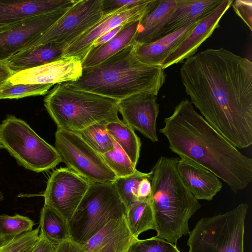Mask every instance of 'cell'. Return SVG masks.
Listing matches in <instances>:
<instances>
[{
  "instance_id": "obj_2",
  "label": "cell",
  "mask_w": 252,
  "mask_h": 252,
  "mask_svg": "<svg viewBox=\"0 0 252 252\" xmlns=\"http://www.w3.org/2000/svg\"><path fill=\"white\" fill-rule=\"evenodd\" d=\"M159 129L167 138L169 148L181 158L200 164L224 182L236 193L252 181V159L210 125L188 99L175 107L165 118Z\"/></svg>"
},
{
  "instance_id": "obj_41",
  "label": "cell",
  "mask_w": 252,
  "mask_h": 252,
  "mask_svg": "<svg viewBox=\"0 0 252 252\" xmlns=\"http://www.w3.org/2000/svg\"><path fill=\"white\" fill-rule=\"evenodd\" d=\"M14 73L8 67L5 62H0V88L7 82Z\"/></svg>"
},
{
  "instance_id": "obj_27",
  "label": "cell",
  "mask_w": 252,
  "mask_h": 252,
  "mask_svg": "<svg viewBox=\"0 0 252 252\" xmlns=\"http://www.w3.org/2000/svg\"><path fill=\"white\" fill-rule=\"evenodd\" d=\"M126 218L129 229L136 238L142 233L155 229L154 216L149 198L132 203L127 208Z\"/></svg>"
},
{
  "instance_id": "obj_21",
  "label": "cell",
  "mask_w": 252,
  "mask_h": 252,
  "mask_svg": "<svg viewBox=\"0 0 252 252\" xmlns=\"http://www.w3.org/2000/svg\"><path fill=\"white\" fill-rule=\"evenodd\" d=\"M222 0H182L160 32L157 39L200 19L212 12Z\"/></svg>"
},
{
  "instance_id": "obj_36",
  "label": "cell",
  "mask_w": 252,
  "mask_h": 252,
  "mask_svg": "<svg viewBox=\"0 0 252 252\" xmlns=\"http://www.w3.org/2000/svg\"><path fill=\"white\" fill-rule=\"evenodd\" d=\"M146 0H102V10L103 16L125 6H134L141 4Z\"/></svg>"
},
{
  "instance_id": "obj_23",
  "label": "cell",
  "mask_w": 252,
  "mask_h": 252,
  "mask_svg": "<svg viewBox=\"0 0 252 252\" xmlns=\"http://www.w3.org/2000/svg\"><path fill=\"white\" fill-rule=\"evenodd\" d=\"M182 0H161L158 6L139 22L134 42L145 44L157 40L164 26Z\"/></svg>"
},
{
  "instance_id": "obj_19",
  "label": "cell",
  "mask_w": 252,
  "mask_h": 252,
  "mask_svg": "<svg viewBox=\"0 0 252 252\" xmlns=\"http://www.w3.org/2000/svg\"><path fill=\"white\" fill-rule=\"evenodd\" d=\"M74 0H0V27L72 5Z\"/></svg>"
},
{
  "instance_id": "obj_7",
  "label": "cell",
  "mask_w": 252,
  "mask_h": 252,
  "mask_svg": "<svg viewBox=\"0 0 252 252\" xmlns=\"http://www.w3.org/2000/svg\"><path fill=\"white\" fill-rule=\"evenodd\" d=\"M248 208L243 203L224 214L200 219L188 233L189 252H244Z\"/></svg>"
},
{
  "instance_id": "obj_25",
  "label": "cell",
  "mask_w": 252,
  "mask_h": 252,
  "mask_svg": "<svg viewBox=\"0 0 252 252\" xmlns=\"http://www.w3.org/2000/svg\"><path fill=\"white\" fill-rule=\"evenodd\" d=\"M39 227V235L56 246L70 239L68 221L48 205L42 208Z\"/></svg>"
},
{
  "instance_id": "obj_20",
  "label": "cell",
  "mask_w": 252,
  "mask_h": 252,
  "mask_svg": "<svg viewBox=\"0 0 252 252\" xmlns=\"http://www.w3.org/2000/svg\"><path fill=\"white\" fill-rule=\"evenodd\" d=\"M199 20L190 22L178 30L150 43L139 44L134 42V50L136 57L144 63L160 66L164 60L185 39Z\"/></svg>"
},
{
  "instance_id": "obj_14",
  "label": "cell",
  "mask_w": 252,
  "mask_h": 252,
  "mask_svg": "<svg viewBox=\"0 0 252 252\" xmlns=\"http://www.w3.org/2000/svg\"><path fill=\"white\" fill-rule=\"evenodd\" d=\"M157 96L139 93L119 100L118 112L123 121L153 142L158 141L156 121L159 113Z\"/></svg>"
},
{
  "instance_id": "obj_15",
  "label": "cell",
  "mask_w": 252,
  "mask_h": 252,
  "mask_svg": "<svg viewBox=\"0 0 252 252\" xmlns=\"http://www.w3.org/2000/svg\"><path fill=\"white\" fill-rule=\"evenodd\" d=\"M81 60L76 57H62L54 62L14 73L8 80L12 85L55 84L73 82L82 75Z\"/></svg>"
},
{
  "instance_id": "obj_11",
  "label": "cell",
  "mask_w": 252,
  "mask_h": 252,
  "mask_svg": "<svg viewBox=\"0 0 252 252\" xmlns=\"http://www.w3.org/2000/svg\"><path fill=\"white\" fill-rule=\"evenodd\" d=\"M90 183L69 168L55 170L43 194L44 204L61 214L68 221L87 192Z\"/></svg>"
},
{
  "instance_id": "obj_17",
  "label": "cell",
  "mask_w": 252,
  "mask_h": 252,
  "mask_svg": "<svg viewBox=\"0 0 252 252\" xmlns=\"http://www.w3.org/2000/svg\"><path fill=\"white\" fill-rule=\"evenodd\" d=\"M177 169L183 183L197 200L210 201L222 188L216 175L192 160L180 158Z\"/></svg>"
},
{
  "instance_id": "obj_31",
  "label": "cell",
  "mask_w": 252,
  "mask_h": 252,
  "mask_svg": "<svg viewBox=\"0 0 252 252\" xmlns=\"http://www.w3.org/2000/svg\"><path fill=\"white\" fill-rule=\"evenodd\" d=\"M113 143V149L101 155L105 162L117 178L124 177L133 174L137 170L136 166L132 163L125 151L114 140Z\"/></svg>"
},
{
  "instance_id": "obj_5",
  "label": "cell",
  "mask_w": 252,
  "mask_h": 252,
  "mask_svg": "<svg viewBox=\"0 0 252 252\" xmlns=\"http://www.w3.org/2000/svg\"><path fill=\"white\" fill-rule=\"evenodd\" d=\"M118 101L74 88L66 82L57 84L44 99L57 127L75 132L96 123L119 119Z\"/></svg>"
},
{
  "instance_id": "obj_22",
  "label": "cell",
  "mask_w": 252,
  "mask_h": 252,
  "mask_svg": "<svg viewBox=\"0 0 252 252\" xmlns=\"http://www.w3.org/2000/svg\"><path fill=\"white\" fill-rule=\"evenodd\" d=\"M64 46L54 43L23 50L14 55L5 63L14 73L40 66L61 58Z\"/></svg>"
},
{
  "instance_id": "obj_3",
  "label": "cell",
  "mask_w": 252,
  "mask_h": 252,
  "mask_svg": "<svg viewBox=\"0 0 252 252\" xmlns=\"http://www.w3.org/2000/svg\"><path fill=\"white\" fill-rule=\"evenodd\" d=\"M134 43L99 64L83 68L78 80L66 83L118 100L139 93L157 96L166 80L164 69L141 62L135 54Z\"/></svg>"
},
{
  "instance_id": "obj_1",
  "label": "cell",
  "mask_w": 252,
  "mask_h": 252,
  "mask_svg": "<svg viewBox=\"0 0 252 252\" xmlns=\"http://www.w3.org/2000/svg\"><path fill=\"white\" fill-rule=\"evenodd\" d=\"M180 76L202 117L235 147L252 144V63L224 48L185 60Z\"/></svg>"
},
{
  "instance_id": "obj_40",
  "label": "cell",
  "mask_w": 252,
  "mask_h": 252,
  "mask_svg": "<svg viewBox=\"0 0 252 252\" xmlns=\"http://www.w3.org/2000/svg\"><path fill=\"white\" fill-rule=\"evenodd\" d=\"M57 246L51 243L39 235L34 244L32 252H55Z\"/></svg>"
},
{
  "instance_id": "obj_30",
  "label": "cell",
  "mask_w": 252,
  "mask_h": 252,
  "mask_svg": "<svg viewBox=\"0 0 252 252\" xmlns=\"http://www.w3.org/2000/svg\"><path fill=\"white\" fill-rule=\"evenodd\" d=\"M34 221L28 217L15 214L0 215V240H6L32 230Z\"/></svg>"
},
{
  "instance_id": "obj_33",
  "label": "cell",
  "mask_w": 252,
  "mask_h": 252,
  "mask_svg": "<svg viewBox=\"0 0 252 252\" xmlns=\"http://www.w3.org/2000/svg\"><path fill=\"white\" fill-rule=\"evenodd\" d=\"M176 244L154 236L150 238L134 240L127 252H176Z\"/></svg>"
},
{
  "instance_id": "obj_35",
  "label": "cell",
  "mask_w": 252,
  "mask_h": 252,
  "mask_svg": "<svg viewBox=\"0 0 252 252\" xmlns=\"http://www.w3.org/2000/svg\"><path fill=\"white\" fill-rule=\"evenodd\" d=\"M231 5L236 14L245 22L252 31V1L236 0Z\"/></svg>"
},
{
  "instance_id": "obj_8",
  "label": "cell",
  "mask_w": 252,
  "mask_h": 252,
  "mask_svg": "<svg viewBox=\"0 0 252 252\" xmlns=\"http://www.w3.org/2000/svg\"><path fill=\"white\" fill-rule=\"evenodd\" d=\"M3 148L18 163L35 172L48 171L62 162L51 145L41 138L24 120L8 115L0 124Z\"/></svg>"
},
{
  "instance_id": "obj_44",
  "label": "cell",
  "mask_w": 252,
  "mask_h": 252,
  "mask_svg": "<svg viewBox=\"0 0 252 252\" xmlns=\"http://www.w3.org/2000/svg\"><path fill=\"white\" fill-rule=\"evenodd\" d=\"M3 147L2 143L1 140L0 133V149Z\"/></svg>"
},
{
  "instance_id": "obj_4",
  "label": "cell",
  "mask_w": 252,
  "mask_h": 252,
  "mask_svg": "<svg viewBox=\"0 0 252 252\" xmlns=\"http://www.w3.org/2000/svg\"><path fill=\"white\" fill-rule=\"evenodd\" d=\"M179 159L160 157L152 170L149 197L156 236L175 244L190 232L189 220L201 207L179 175Z\"/></svg>"
},
{
  "instance_id": "obj_37",
  "label": "cell",
  "mask_w": 252,
  "mask_h": 252,
  "mask_svg": "<svg viewBox=\"0 0 252 252\" xmlns=\"http://www.w3.org/2000/svg\"><path fill=\"white\" fill-rule=\"evenodd\" d=\"M55 252H86L83 246L71 239L65 241L56 247Z\"/></svg>"
},
{
  "instance_id": "obj_43",
  "label": "cell",
  "mask_w": 252,
  "mask_h": 252,
  "mask_svg": "<svg viewBox=\"0 0 252 252\" xmlns=\"http://www.w3.org/2000/svg\"><path fill=\"white\" fill-rule=\"evenodd\" d=\"M3 200V196L2 193L0 191V202Z\"/></svg>"
},
{
  "instance_id": "obj_29",
  "label": "cell",
  "mask_w": 252,
  "mask_h": 252,
  "mask_svg": "<svg viewBox=\"0 0 252 252\" xmlns=\"http://www.w3.org/2000/svg\"><path fill=\"white\" fill-rule=\"evenodd\" d=\"M152 171L143 173L137 170L132 174L117 178L113 182L117 192L127 208L132 203L138 200L137 191L140 181L145 178H151Z\"/></svg>"
},
{
  "instance_id": "obj_45",
  "label": "cell",
  "mask_w": 252,
  "mask_h": 252,
  "mask_svg": "<svg viewBox=\"0 0 252 252\" xmlns=\"http://www.w3.org/2000/svg\"><path fill=\"white\" fill-rule=\"evenodd\" d=\"M176 252H181L179 250H178Z\"/></svg>"
},
{
  "instance_id": "obj_28",
  "label": "cell",
  "mask_w": 252,
  "mask_h": 252,
  "mask_svg": "<svg viewBox=\"0 0 252 252\" xmlns=\"http://www.w3.org/2000/svg\"><path fill=\"white\" fill-rule=\"evenodd\" d=\"M107 122L102 121L96 123L77 132L91 148L100 155L111 151L114 148L113 139L106 129Z\"/></svg>"
},
{
  "instance_id": "obj_42",
  "label": "cell",
  "mask_w": 252,
  "mask_h": 252,
  "mask_svg": "<svg viewBox=\"0 0 252 252\" xmlns=\"http://www.w3.org/2000/svg\"><path fill=\"white\" fill-rule=\"evenodd\" d=\"M35 242L32 244L30 246H29L25 248H23V249L20 250V251H18L17 252H32L34 247V244H35Z\"/></svg>"
},
{
  "instance_id": "obj_13",
  "label": "cell",
  "mask_w": 252,
  "mask_h": 252,
  "mask_svg": "<svg viewBox=\"0 0 252 252\" xmlns=\"http://www.w3.org/2000/svg\"><path fill=\"white\" fill-rule=\"evenodd\" d=\"M160 1L161 0H146L139 5L125 6L104 16L94 26L66 46L62 57H76L82 61L98 37L119 26L140 21L156 8Z\"/></svg>"
},
{
  "instance_id": "obj_32",
  "label": "cell",
  "mask_w": 252,
  "mask_h": 252,
  "mask_svg": "<svg viewBox=\"0 0 252 252\" xmlns=\"http://www.w3.org/2000/svg\"><path fill=\"white\" fill-rule=\"evenodd\" d=\"M52 86L43 84L12 85L6 82L0 88V99H19L30 96L42 95Z\"/></svg>"
},
{
  "instance_id": "obj_6",
  "label": "cell",
  "mask_w": 252,
  "mask_h": 252,
  "mask_svg": "<svg viewBox=\"0 0 252 252\" xmlns=\"http://www.w3.org/2000/svg\"><path fill=\"white\" fill-rule=\"evenodd\" d=\"M126 211L113 182L90 183L68 221L70 239L83 246L110 220L126 216Z\"/></svg>"
},
{
  "instance_id": "obj_16",
  "label": "cell",
  "mask_w": 252,
  "mask_h": 252,
  "mask_svg": "<svg viewBox=\"0 0 252 252\" xmlns=\"http://www.w3.org/2000/svg\"><path fill=\"white\" fill-rule=\"evenodd\" d=\"M233 1L222 0L212 12L200 19L185 39L164 60L160 67L165 69L193 56L200 45L220 26V20Z\"/></svg>"
},
{
  "instance_id": "obj_38",
  "label": "cell",
  "mask_w": 252,
  "mask_h": 252,
  "mask_svg": "<svg viewBox=\"0 0 252 252\" xmlns=\"http://www.w3.org/2000/svg\"><path fill=\"white\" fill-rule=\"evenodd\" d=\"M125 25L126 24L119 26L101 35L93 42L89 50L92 48L101 45L111 40L123 28Z\"/></svg>"
},
{
  "instance_id": "obj_34",
  "label": "cell",
  "mask_w": 252,
  "mask_h": 252,
  "mask_svg": "<svg viewBox=\"0 0 252 252\" xmlns=\"http://www.w3.org/2000/svg\"><path fill=\"white\" fill-rule=\"evenodd\" d=\"M39 233L38 226L35 229L12 239L0 240V252H17L35 242L39 238Z\"/></svg>"
},
{
  "instance_id": "obj_18",
  "label": "cell",
  "mask_w": 252,
  "mask_h": 252,
  "mask_svg": "<svg viewBox=\"0 0 252 252\" xmlns=\"http://www.w3.org/2000/svg\"><path fill=\"white\" fill-rule=\"evenodd\" d=\"M137 239L124 216L110 220L83 246L86 252H127Z\"/></svg>"
},
{
  "instance_id": "obj_24",
  "label": "cell",
  "mask_w": 252,
  "mask_h": 252,
  "mask_svg": "<svg viewBox=\"0 0 252 252\" xmlns=\"http://www.w3.org/2000/svg\"><path fill=\"white\" fill-rule=\"evenodd\" d=\"M139 21L126 24L123 28L106 43L90 49L81 61L82 68L99 64L126 46L133 43Z\"/></svg>"
},
{
  "instance_id": "obj_26",
  "label": "cell",
  "mask_w": 252,
  "mask_h": 252,
  "mask_svg": "<svg viewBox=\"0 0 252 252\" xmlns=\"http://www.w3.org/2000/svg\"><path fill=\"white\" fill-rule=\"evenodd\" d=\"M106 127L111 137L136 166L139 157L141 143L134 130L120 119L107 122Z\"/></svg>"
},
{
  "instance_id": "obj_9",
  "label": "cell",
  "mask_w": 252,
  "mask_h": 252,
  "mask_svg": "<svg viewBox=\"0 0 252 252\" xmlns=\"http://www.w3.org/2000/svg\"><path fill=\"white\" fill-rule=\"evenodd\" d=\"M55 148L62 162L91 183L113 182L117 178L102 156L77 132L57 127Z\"/></svg>"
},
{
  "instance_id": "obj_12",
  "label": "cell",
  "mask_w": 252,
  "mask_h": 252,
  "mask_svg": "<svg viewBox=\"0 0 252 252\" xmlns=\"http://www.w3.org/2000/svg\"><path fill=\"white\" fill-rule=\"evenodd\" d=\"M73 5L0 27V62H5L23 50L31 41L55 24Z\"/></svg>"
},
{
  "instance_id": "obj_39",
  "label": "cell",
  "mask_w": 252,
  "mask_h": 252,
  "mask_svg": "<svg viewBox=\"0 0 252 252\" xmlns=\"http://www.w3.org/2000/svg\"><path fill=\"white\" fill-rule=\"evenodd\" d=\"M150 178H145L140 182L137 191L138 200L148 199L151 191V183Z\"/></svg>"
},
{
  "instance_id": "obj_10",
  "label": "cell",
  "mask_w": 252,
  "mask_h": 252,
  "mask_svg": "<svg viewBox=\"0 0 252 252\" xmlns=\"http://www.w3.org/2000/svg\"><path fill=\"white\" fill-rule=\"evenodd\" d=\"M104 17L102 0H79L55 24L23 49L54 43L65 47Z\"/></svg>"
}]
</instances>
